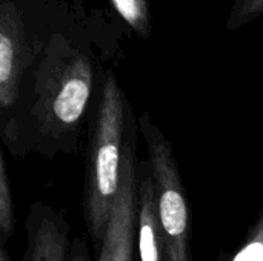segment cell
Instances as JSON below:
<instances>
[{
	"instance_id": "obj_12",
	"label": "cell",
	"mask_w": 263,
	"mask_h": 261,
	"mask_svg": "<svg viewBox=\"0 0 263 261\" xmlns=\"http://www.w3.org/2000/svg\"><path fill=\"white\" fill-rule=\"evenodd\" d=\"M68 261H91L89 252H88V246L83 237H77L71 248H69V255Z\"/></svg>"
},
{
	"instance_id": "obj_10",
	"label": "cell",
	"mask_w": 263,
	"mask_h": 261,
	"mask_svg": "<svg viewBox=\"0 0 263 261\" xmlns=\"http://www.w3.org/2000/svg\"><path fill=\"white\" fill-rule=\"evenodd\" d=\"M231 261H263V208L243 245L233 255Z\"/></svg>"
},
{
	"instance_id": "obj_7",
	"label": "cell",
	"mask_w": 263,
	"mask_h": 261,
	"mask_svg": "<svg viewBox=\"0 0 263 261\" xmlns=\"http://www.w3.org/2000/svg\"><path fill=\"white\" fill-rule=\"evenodd\" d=\"M139 177L137 185V248L140 261H168L166 245L160 228L156 186L151 168Z\"/></svg>"
},
{
	"instance_id": "obj_2",
	"label": "cell",
	"mask_w": 263,
	"mask_h": 261,
	"mask_svg": "<svg viewBox=\"0 0 263 261\" xmlns=\"http://www.w3.org/2000/svg\"><path fill=\"white\" fill-rule=\"evenodd\" d=\"M128 112V103L116 75L106 72L88 148L83 183V217L88 235L97 249L105 240L122 182Z\"/></svg>"
},
{
	"instance_id": "obj_11",
	"label": "cell",
	"mask_w": 263,
	"mask_h": 261,
	"mask_svg": "<svg viewBox=\"0 0 263 261\" xmlns=\"http://www.w3.org/2000/svg\"><path fill=\"white\" fill-rule=\"evenodd\" d=\"M263 14V0H242L236 14L231 17L230 28H237Z\"/></svg>"
},
{
	"instance_id": "obj_6",
	"label": "cell",
	"mask_w": 263,
	"mask_h": 261,
	"mask_svg": "<svg viewBox=\"0 0 263 261\" xmlns=\"http://www.w3.org/2000/svg\"><path fill=\"white\" fill-rule=\"evenodd\" d=\"M69 225L65 215L46 203H32L26 220L23 261H68Z\"/></svg>"
},
{
	"instance_id": "obj_3",
	"label": "cell",
	"mask_w": 263,
	"mask_h": 261,
	"mask_svg": "<svg viewBox=\"0 0 263 261\" xmlns=\"http://www.w3.org/2000/svg\"><path fill=\"white\" fill-rule=\"evenodd\" d=\"M139 128L148 148L168 261H191L190 211L173 146L148 112L140 115Z\"/></svg>"
},
{
	"instance_id": "obj_9",
	"label": "cell",
	"mask_w": 263,
	"mask_h": 261,
	"mask_svg": "<svg viewBox=\"0 0 263 261\" xmlns=\"http://www.w3.org/2000/svg\"><path fill=\"white\" fill-rule=\"evenodd\" d=\"M119 15L140 37L148 38L151 34V14L148 0H111Z\"/></svg>"
},
{
	"instance_id": "obj_4",
	"label": "cell",
	"mask_w": 263,
	"mask_h": 261,
	"mask_svg": "<svg viewBox=\"0 0 263 261\" xmlns=\"http://www.w3.org/2000/svg\"><path fill=\"white\" fill-rule=\"evenodd\" d=\"M137 165L133 140H126L122 182L112 206L105 240L99 249V261H134L137 235Z\"/></svg>"
},
{
	"instance_id": "obj_1",
	"label": "cell",
	"mask_w": 263,
	"mask_h": 261,
	"mask_svg": "<svg viewBox=\"0 0 263 261\" xmlns=\"http://www.w3.org/2000/svg\"><path fill=\"white\" fill-rule=\"evenodd\" d=\"M91 58L72 42L55 35L46 46L34 77L32 102L20 128L31 148L46 157L77 151V142L92 91Z\"/></svg>"
},
{
	"instance_id": "obj_5",
	"label": "cell",
	"mask_w": 263,
	"mask_h": 261,
	"mask_svg": "<svg viewBox=\"0 0 263 261\" xmlns=\"http://www.w3.org/2000/svg\"><path fill=\"white\" fill-rule=\"evenodd\" d=\"M29 63L25 28L17 6L3 0L0 5V108L12 111L18 102L22 75Z\"/></svg>"
},
{
	"instance_id": "obj_13",
	"label": "cell",
	"mask_w": 263,
	"mask_h": 261,
	"mask_svg": "<svg viewBox=\"0 0 263 261\" xmlns=\"http://www.w3.org/2000/svg\"><path fill=\"white\" fill-rule=\"evenodd\" d=\"M0 261H11L9 260V254L6 251V246H2V249H0Z\"/></svg>"
},
{
	"instance_id": "obj_8",
	"label": "cell",
	"mask_w": 263,
	"mask_h": 261,
	"mask_svg": "<svg viewBox=\"0 0 263 261\" xmlns=\"http://www.w3.org/2000/svg\"><path fill=\"white\" fill-rule=\"evenodd\" d=\"M15 231V211L12 200V189L8 175V166L3 155H0V235L2 246H6V242L14 237Z\"/></svg>"
}]
</instances>
